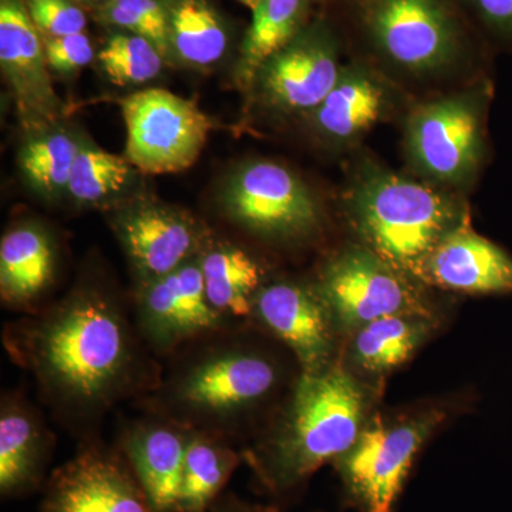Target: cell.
<instances>
[{"label":"cell","instance_id":"18","mask_svg":"<svg viewBox=\"0 0 512 512\" xmlns=\"http://www.w3.org/2000/svg\"><path fill=\"white\" fill-rule=\"evenodd\" d=\"M55 437L42 414L18 392L0 403V493L3 498L33 493L42 484Z\"/></svg>","mask_w":512,"mask_h":512},{"label":"cell","instance_id":"35","mask_svg":"<svg viewBox=\"0 0 512 512\" xmlns=\"http://www.w3.org/2000/svg\"><path fill=\"white\" fill-rule=\"evenodd\" d=\"M239 3H242V5L247 6V8L254 10L256 6L261 3V0H238Z\"/></svg>","mask_w":512,"mask_h":512},{"label":"cell","instance_id":"10","mask_svg":"<svg viewBox=\"0 0 512 512\" xmlns=\"http://www.w3.org/2000/svg\"><path fill=\"white\" fill-rule=\"evenodd\" d=\"M111 227L137 285L177 271L200 255L208 234L187 212L154 200L130 202L114 212Z\"/></svg>","mask_w":512,"mask_h":512},{"label":"cell","instance_id":"36","mask_svg":"<svg viewBox=\"0 0 512 512\" xmlns=\"http://www.w3.org/2000/svg\"><path fill=\"white\" fill-rule=\"evenodd\" d=\"M86 2H101V3H106V2H109V0H86Z\"/></svg>","mask_w":512,"mask_h":512},{"label":"cell","instance_id":"11","mask_svg":"<svg viewBox=\"0 0 512 512\" xmlns=\"http://www.w3.org/2000/svg\"><path fill=\"white\" fill-rule=\"evenodd\" d=\"M42 512H157L121 451L87 443L47 481Z\"/></svg>","mask_w":512,"mask_h":512},{"label":"cell","instance_id":"4","mask_svg":"<svg viewBox=\"0 0 512 512\" xmlns=\"http://www.w3.org/2000/svg\"><path fill=\"white\" fill-rule=\"evenodd\" d=\"M366 45L399 69L433 73L467 55L474 25L458 0H348Z\"/></svg>","mask_w":512,"mask_h":512},{"label":"cell","instance_id":"16","mask_svg":"<svg viewBox=\"0 0 512 512\" xmlns=\"http://www.w3.org/2000/svg\"><path fill=\"white\" fill-rule=\"evenodd\" d=\"M190 430L151 413L128 424L120 451L157 512H178Z\"/></svg>","mask_w":512,"mask_h":512},{"label":"cell","instance_id":"20","mask_svg":"<svg viewBox=\"0 0 512 512\" xmlns=\"http://www.w3.org/2000/svg\"><path fill=\"white\" fill-rule=\"evenodd\" d=\"M57 252L52 235L40 225H15L0 242V296L16 311L36 312L55 284Z\"/></svg>","mask_w":512,"mask_h":512},{"label":"cell","instance_id":"9","mask_svg":"<svg viewBox=\"0 0 512 512\" xmlns=\"http://www.w3.org/2000/svg\"><path fill=\"white\" fill-rule=\"evenodd\" d=\"M222 204L229 220L266 239L305 237L319 221L311 191L292 171L271 161L242 167L229 181Z\"/></svg>","mask_w":512,"mask_h":512},{"label":"cell","instance_id":"22","mask_svg":"<svg viewBox=\"0 0 512 512\" xmlns=\"http://www.w3.org/2000/svg\"><path fill=\"white\" fill-rule=\"evenodd\" d=\"M384 89L362 67L343 69L339 82L313 111V123L320 134L346 141L375 126L382 117Z\"/></svg>","mask_w":512,"mask_h":512},{"label":"cell","instance_id":"8","mask_svg":"<svg viewBox=\"0 0 512 512\" xmlns=\"http://www.w3.org/2000/svg\"><path fill=\"white\" fill-rule=\"evenodd\" d=\"M440 421V413L400 424L376 419L362 431L352 450L339 458V470L363 511L393 512L414 457Z\"/></svg>","mask_w":512,"mask_h":512},{"label":"cell","instance_id":"2","mask_svg":"<svg viewBox=\"0 0 512 512\" xmlns=\"http://www.w3.org/2000/svg\"><path fill=\"white\" fill-rule=\"evenodd\" d=\"M231 328L175 353L153 392L144 396L151 413L190 430L228 439L241 421L275 392L279 366L259 350L229 335Z\"/></svg>","mask_w":512,"mask_h":512},{"label":"cell","instance_id":"29","mask_svg":"<svg viewBox=\"0 0 512 512\" xmlns=\"http://www.w3.org/2000/svg\"><path fill=\"white\" fill-rule=\"evenodd\" d=\"M165 57L150 40L133 33H114L99 53L101 69L119 86L144 84L156 79Z\"/></svg>","mask_w":512,"mask_h":512},{"label":"cell","instance_id":"14","mask_svg":"<svg viewBox=\"0 0 512 512\" xmlns=\"http://www.w3.org/2000/svg\"><path fill=\"white\" fill-rule=\"evenodd\" d=\"M319 292L333 319L346 329L414 309L413 292L393 266L365 249H350L332 261Z\"/></svg>","mask_w":512,"mask_h":512},{"label":"cell","instance_id":"30","mask_svg":"<svg viewBox=\"0 0 512 512\" xmlns=\"http://www.w3.org/2000/svg\"><path fill=\"white\" fill-rule=\"evenodd\" d=\"M100 19L107 25L150 40L168 57V3L163 0H109L101 3Z\"/></svg>","mask_w":512,"mask_h":512},{"label":"cell","instance_id":"6","mask_svg":"<svg viewBox=\"0 0 512 512\" xmlns=\"http://www.w3.org/2000/svg\"><path fill=\"white\" fill-rule=\"evenodd\" d=\"M126 124L128 163L143 174L188 170L200 158L212 123L194 103L163 89L128 94L119 101Z\"/></svg>","mask_w":512,"mask_h":512},{"label":"cell","instance_id":"24","mask_svg":"<svg viewBox=\"0 0 512 512\" xmlns=\"http://www.w3.org/2000/svg\"><path fill=\"white\" fill-rule=\"evenodd\" d=\"M190 430V429H188ZM228 439L190 430L178 512H208L239 464Z\"/></svg>","mask_w":512,"mask_h":512},{"label":"cell","instance_id":"28","mask_svg":"<svg viewBox=\"0 0 512 512\" xmlns=\"http://www.w3.org/2000/svg\"><path fill=\"white\" fill-rule=\"evenodd\" d=\"M80 147L82 144L63 131L33 138L20 151V168L36 191L47 198H55L69 187Z\"/></svg>","mask_w":512,"mask_h":512},{"label":"cell","instance_id":"13","mask_svg":"<svg viewBox=\"0 0 512 512\" xmlns=\"http://www.w3.org/2000/svg\"><path fill=\"white\" fill-rule=\"evenodd\" d=\"M474 94L420 107L409 121V150L421 170L447 183L466 180L483 153V103Z\"/></svg>","mask_w":512,"mask_h":512},{"label":"cell","instance_id":"26","mask_svg":"<svg viewBox=\"0 0 512 512\" xmlns=\"http://www.w3.org/2000/svg\"><path fill=\"white\" fill-rule=\"evenodd\" d=\"M426 332V325L407 315L373 320L356 335L357 362L370 372L392 370L413 355Z\"/></svg>","mask_w":512,"mask_h":512},{"label":"cell","instance_id":"34","mask_svg":"<svg viewBox=\"0 0 512 512\" xmlns=\"http://www.w3.org/2000/svg\"><path fill=\"white\" fill-rule=\"evenodd\" d=\"M208 512H261L256 508L247 507V505L237 503L234 500L221 501V503L214 504Z\"/></svg>","mask_w":512,"mask_h":512},{"label":"cell","instance_id":"21","mask_svg":"<svg viewBox=\"0 0 512 512\" xmlns=\"http://www.w3.org/2000/svg\"><path fill=\"white\" fill-rule=\"evenodd\" d=\"M198 262L208 301L222 318H252L256 295L264 286V271L254 256L208 235Z\"/></svg>","mask_w":512,"mask_h":512},{"label":"cell","instance_id":"15","mask_svg":"<svg viewBox=\"0 0 512 512\" xmlns=\"http://www.w3.org/2000/svg\"><path fill=\"white\" fill-rule=\"evenodd\" d=\"M252 316L292 350L302 373L330 366L333 316L319 289L293 282L264 285Z\"/></svg>","mask_w":512,"mask_h":512},{"label":"cell","instance_id":"7","mask_svg":"<svg viewBox=\"0 0 512 512\" xmlns=\"http://www.w3.org/2000/svg\"><path fill=\"white\" fill-rule=\"evenodd\" d=\"M134 306L138 332L154 356H173L232 325L208 301L198 256L163 278L137 285Z\"/></svg>","mask_w":512,"mask_h":512},{"label":"cell","instance_id":"31","mask_svg":"<svg viewBox=\"0 0 512 512\" xmlns=\"http://www.w3.org/2000/svg\"><path fill=\"white\" fill-rule=\"evenodd\" d=\"M26 6L42 36L77 35L87 28L86 15L72 0H26Z\"/></svg>","mask_w":512,"mask_h":512},{"label":"cell","instance_id":"12","mask_svg":"<svg viewBox=\"0 0 512 512\" xmlns=\"http://www.w3.org/2000/svg\"><path fill=\"white\" fill-rule=\"evenodd\" d=\"M340 45L329 20L309 23L259 70L256 80L265 99L286 113H313L342 76Z\"/></svg>","mask_w":512,"mask_h":512},{"label":"cell","instance_id":"3","mask_svg":"<svg viewBox=\"0 0 512 512\" xmlns=\"http://www.w3.org/2000/svg\"><path fill=\"white\" fill-rule=\"evenodd\" d=\"M363 416L365 394L342 366L301 372L271 439L251 454L252 466L272 490H291L352 450Z\"/></svg>","mask_w":512,"mask_h":512},{"label":"cell","instance_id":"25","mask_svg":"<svg viewBox=\"0 0 512 512\" xmlns=\"http://www.w3.org/2000/svg\"><path fill=\"white\" fill-rule=\"evenodd\" d=\"M168 37L171 55L192 67L212 66L228 49L227 28L207 0L168 3Z\"/></svg>","mask_w":512,"mask_h":512},{"label":"cell","instance_id":"32","mask_svg":"<svg viewBox=\"0 0 512 512\" xmlns=\"http://www.w3.org/2000/svg\"><path fill=\"white\" fill-rule=\"evenodd\" d=\"M42 39L47 66L57 73L72 74L94 59L93 45L86 33Z\"/></svg>","mask_w":512,"mask_h":512},{"label":"cell","instance_id":"19","mask_svg":"<svg viewBox=\"0 0 512 512\" xmlns=\"http://www.w3.org/2000/svg\"><path fill=\"white\" fill-rule=\"evenodd\" d=\"M0 63L23 110L42 116L55 110L42 35L23 0L0 2Z\"/></svg>","mask_w":512,"mask_h":512},{"label":"cell","instance_id":"23","mask_svg":"<svg viewBox=\"0 0 512 512\" xmlns=\"http://www.w3.org/2000/svg\"><path fill=\"white\" fill-rule=\"evenodd\" d=\"M311 0H261L241 46L238 80L251 86L259 70L309 25Z\"/></svg>","mask_w":512,"mask_h":512},{"label":"cell","instance_id":"27","mask_svg":"<svg viewBox=\"0 0 512 512\" xmlns=\"http://www.w3.org/2000/svg\"><path fill=\"white\" fill-rule=\"evenodd\" d=\"M133 168L126 157L82 146L73 163L67 192L79 204H107L130 184Z\"/></svg>","mask_w":512,"mask_h":512},{"label":"cell","instance_id":"5","mask_svg":"<svg viewBox=\"0 0 512 512\" xmlns=\"http://www.w3.org/2000/svg\"><path fill=\"white\" fill-rule=\"evenodd\" d=\"M353 208L373 252L393 268L416 275L458 222L446 197L427 185L392 174L363 180L353 194Z\"/></svg>","mask_w":512,"mask_h":512},{"label":"cell","instance_id":"17","mask_svg":"<svg viewBox=\"0 0 512 512\" xmlns=\"http://www.w3.org/2000/svg\"><path fill=\"white\" fill-rule=\"evenodd\" d=\"M421 276L443 288L470 293L512 291V258L461 218L424 262Z\"/></svg>","mask_w":512,"mask_h":512},{"label":"cell","instance_id":"33","mask_svg":"<svg viewBox=\"0 0 512 512\" xmlns=\"http://www.w3.org/2000/svg\"><path fill=\"white\" fill-rule=\"evenodd\" d=\"M481 32L512 47V0H458Z\"/></svg>","mask_w":512,"mask_h":512},{"label":"cell","instance_id":"1","mask_svg":"<svg viewBox=\"0 0 512 512\" xmlns=\"http://www.w3.org/2000/svg\"><path fill=\"white\" fill-rule=\"evenodd\" d=\"M3 345L33 377L53 416L83 436L117 404L147 396L160 382L136 319L116 293L96 284L76 286L53 305L8 323Z\"/></svg>","mask_w":512,"mask_h":512}]
</instances>
